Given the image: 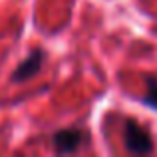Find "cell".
Masks as SVG:
<instances>
[{
  "label": "cell",
  "mask_w": 157,
  "mask_h": 157,
  "mask_svg": "<svg viewBox=\"0 0 157 157\" xmlns=\"http://www.w3.org/2000/svg\"><path fill=\"white\" fill-rule=\"evenodd\" d=\"M44 50H40V48H34L30 54H28L26 58H24L22 62H20V66L14 70V74H12V80L14 82H26L30 80V78H34L36 74L42 70V64H44Z\"/></svg>",
  "instance_id": "3957f363"
},
{
  "label": "cell",
  "mask_w": 157,
  "mask_h": 157,
  "mask_svg": "<svg viewBox=\"0 0 157 157\" xmlns=\"http://www.w3.org/2000/svg\"><path fill=\"white\" fill-rule=\"evenodd\" d=\"M145 96L141 98V101L145 105H149L151 109H157V76H147L145 78Z\"/></svg>",
  "instance_id": "277c9868"
},
{
  "label": "cell",
  "mask_w": 157,
  "mask_h": 157,
  "mask_svg": "<svg viewBox=\"0 0 157 157\" xmlns=\"http://www.w3.org/2000/svg\"><path fill=\"white\" fill-rule=\"evenodd\" d=\"M90 143V135L86 129H78V127H68V129H60L52 135V145L54 151L60 155L76 153L82 147Z\"/></svg>",
  "instance_id": "7a4b0ae2"
},
{
  "label": "cell",
  "mask_w": 157,
  "mask_h": 157,
  "mask_svg": "<svg viewBox=\"0 0 157 157\" xmlns=\"http://www.w3.org/2000/svg\"><path fill=\"white\" fill-rule=\"evenodd\" d=\"M123 145L129 153L145 155L153 151V139L141 123H137L135 119H125V123H123Z\"/></svg>",
  "instance_id": "6da1fadb"
}]
</instances>
